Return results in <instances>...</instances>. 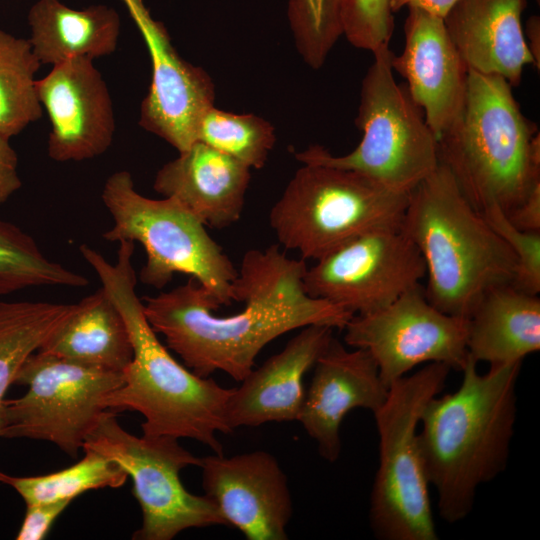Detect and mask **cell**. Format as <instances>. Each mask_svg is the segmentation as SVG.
I'll list each match as a JSON object with an SVG mask.
<instances>
[{
    "label": "cell",
    "instance_id": "cell-15",
    "mask_svg": "<svg viewBox=\"0 0 540 540\" xmlns=\"http://www.w3.org/2000/svg\"><path fill=\"white\" fill-rule=\"evenodd\" d=\"M202 486L228 526L248 540H286L293 514L288 479L277 459L263 450L203 457Z\"/></svg>",
    "mask_w": 540,
    "mask_h": 540
},
{
    "label": "cell",
    "instance_id": "cell-10",
    "mask_svg": "<svg viewBox=\"0 0 540 540\" xmlns=\"http://www.w3.org/2000/svg\"><path fill=\"white\" fill-rule=\"evenodd\" d=\"M82 448H91L119 464L132 478L133 495L142 511V525L134 540H171L191 528L227 525L217 506L206 495L190 493L180 471L201 466L202 459L169 436L130 434L106 410Z\"/></svg>",
    "mask_w": 540,
    "mask_h": 540
},
{
    "label": "cell",
    "instance_id": "cell-12",
    "mask_svg": "<svg viewBox=\"0 0 540 540\" xmlns=\"http://www.w3.org/2000/svg\"><path fill=\"white\" fill-rule=\"evenodd\" d=\"M423 258L398 228L365 232L306 269L308 295L341 306L353 315L378 311L421 285Z\"/></svg>",
    "mask_w": 540,
    "mask_h": 540
},
{
    "label": "cell",
    "instance_id": "cell-14",
    "mask_svg": "<svg viewBox=\"0 0 540 540\" xmlns=\"http://www.w3.org/2000/svg\"><path fill=\"white\" fill-rule=\"evenodd\" d=\"M123 1L152 62V80L140 106L139 125L183 152L197 142L201 119L214 106V85L202 68L179 56L164 25L150 16L142 0Z\"/></svg>",
    "mask_w": 540,
    "mask_h": 540
},
{
    "label": "cell",
    "instance_id": "cell-1",
    "mask_svg": "<svg viewBox=\"0 0 540 540\" xmlns=\"http://www.w3.org/2000/svg\"><path fill=\"white\" fill-rule=\"evenodd\" d=\"M303 259L288 257L279 246L251 249L235 281L242 310L217 316L220 305L194 278L170 291L144 297L147 321L165 337L169 349L200 377L223 371L242 381L261 350L292 330L325 325L343 330L353 314L307 294Z\"/></svg>",
    "mask_w": 540,
    "mask_h": 540
},
{
    "label": "cell",
    "instance_id": "cell-17",
    "mask_svg": "<svg viewBox=\"0 0 540 540\" xmlns=\"http://www.w3.org/2000/svg\"><path fill=\"white\" fill-rule=\"evenodd\" d=\"M313 368L297 421L316 442L320 456L335 462L342 448L340 426L344 417L356 408L374 413L385 401L388 389L367 350H347L334 337Z\"/></svg>",
    "mask_w": 540,
    "mask_h": 540
},
{
    "label": "cell",
    "instance_id": "cell-13",
    "mask_svg": "<svg viewBox=\"0 0 540 540\" xmlns=\"http://www.w3.org/2000/svg\"><path fill=\"white\" fill-rule=\"evenodd\" d=\"M343 330L347 345L372 355L387 389L422 363L462 371L468 359V319L440 311L421 285L378 311L354 315Z\"/></svg>",
    "mask_w": 540,
    "mask_h": 540
},
{
    "label": "cell",
    "instance_id": "cell-23",
    "mask_svg": "<svg viewBox=\"0 0 540 540\" xmlns=\"http://www.w3.org/2000/svg\"><path fill=\"white\" fill-rule=\"evenodd\" d=\"M29 39L41 64L73 57L91 60L112 54L118 44L120 18L106 5L72 9L59 0H38L28 13Z\"/></svg>",
    "mask_w": 540,
    "mask_h": 540
},
{
    "label": "cell",
    "instance_id": "cell-35",
    "mask_svg": "<svg viewBox=\"0 0 540 540\" xmlns=\"http://www.w3.org/2000/svg\"><path fill=\"white\" fill-rule=\"evenodd\" d=\"M509 221L518 229L540 232V184L515 208L505 213Z\"/></svg>",
    "mask_w": 540,
    "mask_h": 540
},
{
    "label": "cell",
    "instance_id": "cell-9",
    "mask_svg": "<svg viewBox=\"0 0 540 540\" xmlns=\"http://www.w3.org/2000/svg\"><path fill=\"white\" fill-rule=\"evenodd\" d=\"M373 55L362 81L355 120L363 133L358 146L346 155L334 156L315 145L297 153L296 159L353 170L409 194L439 165L437 138L406 84L396 82L389 46Z\"/></svg>",
    "mask_w": 540,
    "mask_h": 540
},
{
    "label": "cell",
    "instance_id": "cell-31",
    "mask_svg": "<svg viewBox=\"0 0 540 540\" xmlns=\"http://www.w3.org/2000/svg\"><path fill=\"white\" fill-rule=\"evenodd\" d=\"M341 25L357 48L374 53L389 46L394 30L389 0H341Z\"/></svg>",
    "mask_w": 540,
    "mask_h": 540
},
{
    "label": "cell",
    "instance_id": "cell-33",
    "mask_svg": "<svg viewBox=\"0 0 540 540\" xmlns=\"http://www.w3.org/2000/svg\"><path fill=\"white\" fill-rule=\"evenodd\" d=\"M71 501L26 504L17 540H42Z\"/></svg>",
    "mask_w": 540,
    "mask_h": 540
},
{
    "label": "cell",
    "instance_id": "cell-29",
    "mask_svg": "<svg viewBox=\"0 0 540 540\" xmlns=\"http://www.w3.org/2000/svg\"><path fill=\"white\" fill-rule=\"evenodd\" d=\"M273 126L253 114H235L211 107L201 119L197 141L248 168L261 169L275 143Z\"/></svg>",
    "mask_w": 540,
    "mask_h": 540
},
{
    "label": "cell",
    "instance_id": "cell-34",
    "mask_svg": "<svg viewBox=\"0 0 540 540\" xmlns=\"http://www.w3.org/2000/svg\"><path fill=\"white\" fill-rule=\"evenodd\" d=\"M9 139L0 133V205L19 190L22 184L17 172V155Z\"/></svg>",
    "mask_w": 540,
    "mask_h": 540
},
{
    "label": "cell",
    "instance_id": "cell-16",
    "mask_svg": "<svg viewBox=\"0 0 540 540\" xmlns=\"http://www.w3.org/2000/svg\"><path fill=\"white\" fill-rule=\"evenodd\" d=\"M51 131L48 155L58 162L82 161L111 145L115 119L110 93L93 60L73 57L52 66L36 81Z\"/></svg>",
    "mask_w": 540,
    "mask_h": 540
},
{
    "label": "cell",
    "instance_id": "cell-4",
    "mask_svg": "<svg viewBox=\"0 0 540 540\" xmlns=\"http://www.w3.org/2000/svg\"><path fill=\"white\" fill-rule=\"evenodd\" d=\"M401 229L425 263L427 299L446 314L468 318L488 290L514 283L512 250L440 162L409 193Z\"/></svg>",
    "mask_w": 540,
    "mask_h": 540
},
{
    "label": "cell",
    "instance_id": "cell-20",
    "mask_svg": "<svg viewBox=\"0 0 540 540\" xmlns=\"http://www.w3.org/2000/svg\"><path fill=\"white\" fill-rule=\"evenodd\" d=\"M526 5V0H459L454 5L443 20L468 70L520 85L524 66H535L521 23Z\"/></svg>",
    "mask_w": 540,
    "mask_h": 540
},
{
    "label": "cell",
    "instance_id": "cell-28",
    "mask_svg": "<svg viewBox=\"0 0 540 540\" xmlns=\"http://www.w3.org/2000/svg\"><path fill=\"white\" fill-rule=\"evenodd\" d=\"M88 283L84 275L48 259L33 237L18 226L0 219V301L27 288H82Z\"/></svg>",
    "mask_w": 540,
    "mask_h": 540
},
{
    "label": "cell",
    "instance_id": "cell-11",
    "mask_svg": "<svg viewBox=\"0 0 540 540\" xmlns=\"http://www.w3.org/2000/svg\"><path fill=\"white\" fill-rule=\"evenodd\" d=\"M123 381V372L37 350L24 361L13 383L26 386L27 392L4 400L1 438L48 441L76 457L106 411L105 397Z\"/></svg>",
    "mask_w": 540,
    "mask_h": 540
},
{
    "label": "cell",
    "instance_id": "cell-21",
    "mask_svg": "<svg viewBox=\"0 0 540 540\" xmlns=\"http://www.w3.org/2000/svg\"><path fill=\"white\" fill-rule=\"evenodd\" d=\"M249 182L250 168L197 141L158 170L153 188L205 226L222 229L240 219Z\"/></svg>",
    "mask_w": 540,
    "mask_h": 540
},
{
    "label": "cell",
    "instance_id": "cell-7",
    "mask_svg": "<svg viewBox=\"0 0 540 540\" xmlns=\"http://www.w3.org/2000/svg\"><path fill=\"white\" fill-rule=\"evenodd\" d=\"M408 196L353 170L303 163L269 224L285 249L316 261L365 232L401 227Z\"/></svg>",
    "mask_w": 540,
    "mask_h": 540
},
{
    "label": "cell",
    "instance_id": "cell-27",
    "mask_svg": "<svg viewBox=\"0 0 540 540\" xmlns=\"http://www.w3.org/2000/svg\"><path fill=\"white\" fill-rule=\"evenodd\" d=\"M84 457L65 469L46 475L17 477L0 471V482L11 486L26 504L72 501L89 491L121 487L128 475L101 453L82 448Z\"/></svg>",
    "mask_w": 540,
    "mask_h": 540
},
{
    "label": "cell",
    "instance_id": "cell-2",
    "mask_svg": "<svg viewBox=\"0 0 540 540\" xmlns=\"http://www.w3.org/2000/svg\"><path fill=\"white\" fill-rule=\"evenodd\" d=\"M134 249V242L119 241L117 262L112 264L87 244L79 247L122 314L133 348V358L123 371L124 381L105 397L104 406L114 412L141 413L145 436L189 438L223 454L217 433H232L226 406L233 388L194 374L160 342L136 293Z\"/></svg>",
    "mask_w": 540,
    "mask_h": 540
},
{
    "label": "cell",
    "instance_id": "cell-30",
    "mask_svg": "<svg viewBox=\"0 0 540 540\" xmlns=\"http://www.w3.org/2000/svg\"><path fill=\"white\" fill-rule=\"evenodd\" d=\"M288 16L303 59L320 68L343 34L341 0H290Z\"/></svg>",
    "mask_w": 540,
    "mask_h": 540
},
{
    "label": "cell",
    "instance_id": "cell-24",
    "mask_svg": "<svg viewBox=\"0 0 540 540\" xmlns=\"http://www.w3.org/2000/svg\"><path fill=\"white\" fill-rule=\"evenodd\" d=\"M38 350L116 372H123L133 358L125 320L103 287L77 303Z\"/></svg>",
    "mask_w": 540,
    "mask_h": 540
},
{
    "label": "cell",
    "instance_id": "cell-18",
    "mask_svg": "<svg viewBox=\"0 0 540 540\" xmlns=\"http://www.w3.org/2000/svg\"><path fill=\"white\" fill-rule=\"evenodd\" d=\"M404 32V50L400 55L393 53L391 67L406 80L412 99L438 140L462 110L468 69L442 18L411 8Z\"/></svg>",
    "mask_w": 540,
    "mask_h": 540
},
{
    "label": "cell",
    "instance_id": "cell-32",
    "mask_svg": "<svg viewBox=\"0 0 540 540\" xmlns=\"http://www.w3.org/2000/svg\"><path fill=\"white\" fill-rule=\"evenodd\" d=\"M481 213L516 257L517 271L513 285L526 293L538 295L540 292V232H527L516 228L497 205H490Z\"/></svg>",
    "mask_w": 540,
    "mask_h": 540
},
{
    "label": "cell",
    "instance_id": "cell-6",
    "mask_svg": "<svg viewBox=\"0 0 540 540\" xmlns=\"http://www.w3.org/2000/svg\"><path fill=\"white\" fill-rule=\"evenodd\" d=\"M451 368L428 363L393 382L373 413L379 435V466L369 507L381 540H436L438 535L422 463L418 427L428 402L443 390Z\"/></svg>",
    "mask_w": 540,
    "mask_h": 540
},
{
    "label": "cell",
    "instance_id": "cell-3",
    "mask_svg": "<svg viewBox=\"0 0 540 540\" xmlns=\"http://www.w3.org/2000/svg\"><path fill=\"white\" fill-rule=\"evenodd\" d=\"M469 355L459 388L425 407L418 443L439 515L448 523L471 512L477 488L507 464L516 420V384L522 362L479 374Z\"/></svg>",
    "mask_w": 540,
    "mask_h": 540
},
{
    "label": "cell",
    "instance_id": "cell-37",
    "mask_svg": "<svg viewBox=\"0 0 540 540\" xmlns=\"http://www.w3.org/2000/svg\"><path fill=\"white\" fill-rule=\"evenodd\" d=\"M527 47L534 59L535 67L540 68V19L538 16H531L524 30Z\"/></svg>",
    "mask_w": 540,
    "mask_h": 540
},
{
    "label": "cell",
    "instance_id": "cell-5",
    "mask_svg": "<svg viewBox=\"0 0 540 540\" xmlns=\"http://www.w3.org/2000/svg\"><path fill=\"white\" fill-rule=\"evenodd\" d=\"M437 142L439 162L480 212L508 213L540 184V133L501 76L468 70L462 110Z\"/></svg>",
    "mask_w": 540,
    "mask_h": 540
},
{
    "label": "cell",
    "instance_id": "cell-25",
    "mask_svg": "<svg viewBox=\"0 0 540 540\" xmlns=\"http://www.w3.org/2000/svg\"><path fill=\"white\" fill-rule=\"evenodd\" d=\"M77 304L44 301H0V438L4 396L29 355L70 317Z\"/></svg>",
    "mask_w": 540,
    "mask_h": 540
},
{
    "label": "cell",
    "instance_id": "cell-22",
    "mask_svg": "<svg viewBox=\"0 0 540 540\" xmlns=\"http://www.w3.org/2000/svg\"><path fill=\"white\" fill-rule=\"evenodd\" d=\"M467 319V351L477 363L522 362L540 350V299L513 284L488 290Z\"/></svg>",
    "mask_w": 540,
    "mask_h": 540
},
{
    "label": "cell",
    "instance_id": "cell-36",
    "mask_svg": "<svg viewBox=\"0 0 540 540\" xmlns=\"http://www.w3.org/2000/svg\"><path fill=\"white\" fill-rule=\"evenodd\" d=\"M459 0H389L392 13L403 7L423 10L444 19Z\"/></svg>",
    "mask_w": 540,
    "mask_h": 540
},
{
    "label": "cell",
    "instance_id": "cell-26",
    "mask_svg": "<svg viewBox=\"0 0 540 540\" xmlns=\"http://www.w3.org/2000/svg\"><path fill=\"white\" fill-rule=\"evenodd\" d=\"M40 65L29 39L0 30V133L17 135L42 116L35 80Z\"/></svg>",
    "mask_w": 540,
    "mask_h": 540
},
{
    "label": "cell",
    "instance_id": "cell-8",
    "mask_svg": "<svg viewBox=\"0 0 540 540\" xmlns=\"http://www.w3.org/2000/svg\"><path fill=\"white\" fill-rule=\"evenodd\" d=\"M101 197L113 219L103 238L143 246L147 259L140 279L144 284L161 289L176 273H183L198 281L220 306L236 301L238 270L206 226L181 203L143 196L126 170L108 177Z\"/></svg>",
    "mask_w": 540,
    "mask_h": 540
},
{
    "label": "cell",
    "instance_id": "cell-19",
    "mask_svg": "<svg viewBox=\"0 0 540 540\" xmlns=\"http://www.w3.org/2000/svg\"><path fill=\"white\" fill-rule=\"evenodd\" d=\"M301 329L279 353L253 368L232 389L226 406V422L232 432L242 426L298 420L305 397L303 378L333 337L329 326Z\"/></svg>",
    "mask_w": 540,
    "mask_h": 540
}]
</instances>
